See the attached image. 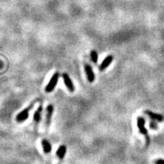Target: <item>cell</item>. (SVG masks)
Wrapping results in <instances>:
<instances>
[{
	"label": "cell",
	"instance_id": "1",
	"mask_svg": "<svg viewBox=\"0 0 164 164\" xmlns=\"http://www.w3.org/2000/svg\"><path fill=\"white\" fill-rule=\"evenodd\" d=\"M138 128L139 131H141V134H143L145 136L147 140V145H149L150 143V138L148 136V130L146 129V128L145 127V120L144 118L142 117H138Z\"/></svg>",
	"mask_w": 164,
	"mask_h": 164
},
{
	"label": "cell",
	"instance_id": "2",
	"mask_svg": "<svg viewBox=\"0 0 164 164\" xmlns=\"http://www.w3.org/2000/svg\"><path fill=\"white\" fill-rule=\"evenodd\" d=\"M59 73L56 72L55 73V74L53 75V77L51 78L50 82L48 83V84H47V87H46V91H47V93L52 92L53 90V89L56 87V84H57L58 80H59Z\"/></svg>",
	"mask_w": 164,
	"mask_h": 164
},
{
	"label": "cell",
	"instance_id": "3",
	"mask_svg": "<svg viewBox=\"0 0 164 164\" xmlns=\"http://www.w3.org/2000/svg\"><path fill=\"white\" fill-rule=\"evenodd\" d=\"M30 109H31V107L29 106L27 107V108L24 109V110H23V111H21L20 113H18L16 117V120L18 121V122H22V121L26 120L29 116V111H30Z\"/></svg>",
	"mask_w": 164,
	"mask_h": 164
},
{
	"label": "cell",
	"instance_id": "4",
	"mask_svg": "<svg viewBox=\"0 0 164 164\" xmlns=\"http://www.w3.org/2000/svg\"><path fill=\"white\" fill-rule=\"evenodd\" d=\"M62 77H63L64 82H65V86L67 87V88H68V90H70V91H72V92L74 91L75 90L74 85H73V83H72V82L71 79H70L69 76L65 73V74H63Z\"/></svg>",
	"mask_w": 164,
	"mask_h": 164
},
{
	"label": "cell",
	"instance_id": "5",
	"mask_svg": "<svg viewBox=\"0 0 164 164\" xmlns=\"http://www.w3.org/2000/svg\"><path fill=\"white\" fill-rule=\"evenodd\" d=\"M84 68H85V72L87 73V77L89 82H93L94 81V74H93L91 67L89 65H84Z\"/></svg>",
	"mask_w": 164,
	"mask_h": 164
},
{
	"label": "cell",
	"instance_id": "6",
	"mask_svg": "<svg viewBox=\"0 0 164 164\" xmlns=\"http://www.w3.org/2000/svg\"><path fill=\"white\" fill-rule=\"evenodd\" d=\"M113 57L112 56H107V57L103 61L102 63H101L100 66H99V69H100L101 71L106 69V68L107 67L111 64V62H113Z\"/></svg>",
	"mask_w": 164,
	"mask_h": 164
},
{
	"label": "cell",
	"instance_id": "7",
	"mask_svg": "<svg viewBox=\"0 0 164 164\" xmlns=\"http://www.w3.org/2000/svg\"><path fill=\"white\" fill-rule=\"evenodd\" d=\"M145 113H146V114H148V116H149L151 118V119H154V120L158 121V122H162V121L163 120V116L160 114H157V113H152V112L149 111V110H147V111H145Z\"/></svg>",
	"mask_w": 164,
	"mask_h": 164
},
{
	"label": "cell",
	"instance_id": "8",
	"mask_svg": "<svg viewBox=\"0 0 164 164\" xmlns=\"http://www.w3.org/2000/svg\"><path fill=\"white\" fill-rule=\"evenodd\" d=\"M53 106L52 105H49L47 109V120H46V123H47V126L50 125L52 115H53Z\"/></svg>",
	"mask_w": 164,
	"mask_h": 164
},
{
	"label": "cell",
	"instance_id": "9",
	"mask_svg": "<svg viewBox=\"0 0 164 164\" xmlns=\"http://www.w3.org/2000/svg\"><path fill=\"white\" fill-rule=\"evenodd\" d=\"M42 146H43V148H44V152H45L46 154H49V153H50V151H51V150H52V147H51V145H50V143L48 141H47L46 139H44V140L42 141Z\"/></svg>",
	"mask_w": 164,
	"mask_h": 164
},
{
	"label": "cell",
	"instance_id": "10",
	"mask_svg": "<svg viewBox=\"0 0 164 164\" xmlns=\"http://www.w3.org/2000/svg\"><path fill=\"white\" fill-rule=\"evenodd\" d=\"M65 153H66V147H65V145H62V146H60L57 152H56V154H57V156L59 158L62 159L64 157V156H65Z\"/></svg>",
	"mask_w": 164,
	"mask_h": 164
},
{
	"label": "cell",
	"instance_id": "11",
	"mask_svg": "<svg viewBox=\"0 0 164 164\" xmlns=\"http://www.w3.org/2000/svg\"><path fill=\"white\" fill-rule=\"evenodd\" d=\"M43 107L42 106H39V108L37 110V111L35 112L34 116H33V119L36 122H39L40 120V114L41 112H42Z\"/></svg>",
	"mask_w": 164,
	"mask_h": 164
},
{
	"label": "cell",
	"instance_id": "12",
	"mask_svg": "<svg viewBox=\"0 0 164 164\" xmlns=\"http://www.w3.org/2000/svg\"><path fill=\"white\" fill-rule=\"evenodd\" d=\"M90 57H91L92 61H93L94 63H96V62H97L98 55H97V53H96V51H94V50L91 51V53H90Z\"/></svg>",
	"mask_w": 164,
	"mask_h": 164
},
{
	"label": "cell",
	"instance_id": "13",
	"mask_svg": "<svg viewBox=\"0 0 164 164\" xmlns=\"http://www.w3.org/2000/svg\"><path fill=\"white\" fill-rule=\"evenodd\" d=\"M150 127H151V129H157L158 128V125H157V122H154V119L151 120V122H150Z\"/></svg>",
	"mask_w": 164,
	"mask_h": 164
},
{
	"label": "cell",
	"instance_id": "14",
	"mask_svg": "<svg viewBox=\"0 0 164 164\" xmlns=\"http://www.w3.org/2000/svg\"><path fill=\"white\" fill-rule=\"evenodd\" d=\"M155 164H164L163 160H157L155 161Z\"/></svg>",
	"mask_w": 164,
	"mask_h": 164
}]
</instances>
